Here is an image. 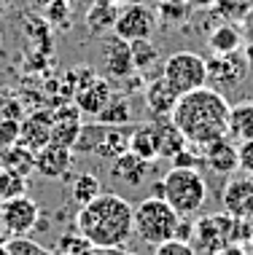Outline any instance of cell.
<instances>
[{
  "mask_svg": "<svg viewBox=\"0 0 253 255\" xmlns=\"http://www.w3.org/2000/svg\"><path fill=\"white\" fill-rule=\"evenodd\" d=\"M229 100L213 86H200L189 94H181L170 119L189 145H208L229 134Z\"/></svg>",
  "mask_w": 253,
  "mask_h": 255,
  "instance_id": "6da1fadb",
  "label": "cell"
},
{
  "mask_svg": "<svg viewBox=\"0 0 253 255\" xmlns=\"http://www.w3.org/2000/svg\"><path fill=\"white\" fill-rule=\"evenodd\" d=\"M132 212L135 207L121 194L102 191L89 204L78 207L73 223L92 247H124L132 239Z\"/></svg>",
  "mask_w": 253,
  "mask_h": 255,
  "instance_id": "7a4b0ae2",
  "label": "cell"
},
{
  "mask_svg": "<svg viewBox=\"0 0 253 255\" xmlns=\"http://www.w3.org/2000/svg\"><path fill=\"white\" fill-rule=\"evenodd\" d=\"M162 199L181 218H191L208 202V183H205L200 169L173 167L162 177Z\"/></svg>",
  "mask_w": 253,
  "mask_h": 255,
  "instance_id": "3957f363",
  "label": "cell"
},
{
  "mask_svg": "<svg viewBox=\"0 0 253 255\" xmlns=\"http://www.w3.org/2000/svg\"><path fill=\"white\" fill-rule=\"evenodd\" d=\"M178 223H181V215L165 199L156 196L143 199L132 212V234L148 247H159L167 239H175Z\"/></svg>",
  "mask_w": 253,
  "mask_h": 255,
  "instance_id": "277c9868",
  "label": "cell"
},
{
  "mask_svg": "<svg viewBox=\"0 0 253 255\" xmlns=\"http://www.w3.org/2000/svg\"><path fill=\"white\" fill-rule=\"evenodd\" d=\"M232 242H240V220H235L227 212L200 218L189 239L197 255H218V250H224Z\"/></svg>",
  "mask_w": 253,
  "mask_h": 255,
  "instance_id": "5b68a950",
  "label": "cell"
},
{
  "mask_svg": "<svg viewBox=\"0 0 253 255\" xmlns=\"http://www.w3.org/2000/svg\"><path fill=\"white\" fill-rule=\"evenodd\" d=\"M162 78L181 97L200 86H208V59L197 51H175L162 65Z\"/></svg>",
  "mask_w": 253,
  "mask_h": 255,
  "instance_id": "8992f818",
  "label": "cell"
},
{
  "mask_svg": "<svg viewBox=\"0 0 253 255\" xmlns=\"http://www.w3.org/2000/svg\"><path fill=\"white\" fill-rule=\"evenodd\" d=\"M159 16L154 8H148L146 3H127L124 8H119L113 22V35L132 43V40H146L154 35Z\"/></svg>",
  "mask_w": 253,
  "mask_h": 255,
  "instance_id": "52a82bcc",
  "label": "cell"
},
{
  "mask_svg": "<svg viewBox=\"0 0 253 255\" xmlns=\"http://www.w3.org/2000/svg\"><path fill=\"white\" fill-rule=\"evenodd\" d=\"M38 218H40L38 204L24 194L5 199L3 207H0V220H3L8 237H27V234L35 229Z\"/></svg>",
  "mask_w": 253,
  "mask_h": 255,
  "instance_id": "ba28073f",
  "label": "cell"
},
{
  "mask_svg": "<svg viewBox=\"0 0 253 255\" xmlns=\"http://www.w3.org/2000/svg\"><path fill=\"white\" fill-rule=\"evenodd\" d=\"M221 207L235 220H253V177H229L221 191Z\"/></svg>",
  "mask_w": 253,
  "mask_h": 255,
  "instance_id": "9c48e42d",
  "label": "cell"
},
{
  "mask_svg": "<svg viewBox=\"0 0 253 255\" xmlns=\"http://www.w3.org/2000/svg\"><path fill=\"white\" fill-rule=\"evenodd\" d=\"M248 73V59L240 51L235 54H216L213 59H208V81H213V89H229L237 86Z\"/></svg>",
  "mask_w": 253,
  "mask_h": 255,
  "instance_id": "30bf717a",
  "label": "cell"
},
{
  "mask_svg": "<svg viewBox=\"0 0 253 255\" xmlns=\"http://www.w3.org/2000/svg\"><path fill=\"white\" fill-rule=\"evenodd\" d=\"M70 164H73V150L62 148V145H46L35 153V164L32 169L40 177H49V180H65L70 175Z\"/></svg>",
  "mask_w": 253,
  "mask_h": 255,
  "instance_id": "8fae6325",
  "label": "cell"
},
{
  "mask_svg": "<svg viewBox=\"0 0 253 255\" xmlns=\"http://www.w3.org/2000/svg\"><path fill=\"white\" fill-rule=\"evenodd\" d=\"M202 164L213 175H235L237 172V142L229 137H221L216 142L202 145Z\"/></svg>",
  "mask_w": 253,
  "mask_h": 255,
  "instance_id": "7c38bea8",
  "label": "cell"
},
{
  "mask_svg": "<svg viewBox=\"0 0 253 255\" xmlns=\"http://www.w3.org/2000/svg\"><path fill=\"white\" fill-rule=\"evenodd\" d=\"M102 62H105V73L113 81H124L127 75L135 73L132 67V54H129V43L121 38H105L102 40Z\"/></svg>",
  "mask_w": 253,
  "mask_h": 255,
  "instance_id": "4fadbf2b",
  "label": "cell"
},
{
  "mask_svg": "<svg viewBox=\"0 0 253 255\" xmlns=\"http://www.w3.org/2000/svg\"><path fill=\"white\" fill-rule=\"evenodd\" d=\"M148 172H151V161H143V158H138L135 153H121L116 156L111 161V177L119 183L129 185V188H138V185H143V180L148 177Z\"/></svg>",
  "mask_w": 253,
  "mask_h": 255,
  "instance_id": "5bb4252c",
  "label": "cell"
},
{
  "mask_svg": "<svg viewBox=\"0 0 253 255\" xmlns=\"http://www.w3.org/2000/svg\"><path fill=\"white\" fill-rule=\"evenodd\" d=\"M49 137H51V116L46 113H35L19 127V145H24L32 153L49 145Z\"/></svg>",
  "mask_w": 253,
  "mask_h": 255,
  "instance_id": "9a60e30c",
  "label": "cell"
},
{
  "mask_svg": "<svg viewBox=\"0 0 253 255\" xmlns=\"http://www.w3.org/2000/svg\"><path fill=\"white\" fill-rule=\"evenodd\" d=\"M154 129H156V142H159V158H173L189 145L186 137L181 134V129L173 124L170 116H154Z\"/></svg>",
  "mask_w": 253,
  "mask_h": 255,
  "instance_id": "2e32d148",
  "label": "cell"
},
{
  "mask_svg": "<svg viewBox=\"0 0 253 255\" xmlns=\"http://www.w3.org/2000/svg\"><path fill=\"white\" fill-rule=\"evenodd\" d=\"M111 94H113V89L111 84H108L105 78H94L89 86H84L81 92H76V105L81 113H86V116H97L102 108L108 105V100H111Z\"/></svg>",
  "mask_w": 253,
  "mask_h": 255,
  "instance_id": "e0dca14e",
  "label": "cell"
},
{
  "mask_svg": "<svg viewBox=\"0 0 253 255\" xmlns=\"http://www.w3.org/2000/svg\"><path fill=\"white\" fill-rule=\"evenodd\" d=\"M175 102H178V94L170 89V84L162 75L154 78L151 84H146V108H148V113H151V119L154 116H170L175 108Z\"/></svg>",
  "mask_w": 253,
  "mask_h": 255,
  "instance_id": "ac0fdd59",
  "label": "cell"
},
{
  "mask_svg": "<svg viewBox=\"0 0 253 255\" xmlns=\"http://www.w3.org/2000/svg\"><path fill=\"white\" fill-rule=\"evenodd\" d=\"M129 153H135L143 161H156L159 158V142H156L154 121H146L129 132Z\"/></svg>",
  "mask_w": 253,
  "mask_h": 255,
  "instance_id": "d6986e66",
  "label": "cell"
},
{
  "mask_svg": "<svg viewBox=\"0 0 253 255\" xmlns=\"http://www.w3.org/2000/svg\"><path fill=\"white\" fill-rule=\"evenodd\" d=\"M229 140L243 142V140H253V102H237L229 108Z\"/></svg>",
  "mask_w": 253,
  "mask_h": 255,
  "instance_id": "ffe728a7",
  "label": "cell"
},
{
  "mask_svg": "<svg viewBox=\"0 0 253 255\" xmlns=\"http://www.w3.org/2000/svg\"><path fill=\"white\" fill-rule=\"evenodd\" d=\"M94 119L100 124H105V127H127V124L132 121V105H129L127 94H111L108 105L102 108Z\"/></svg>",
  "mask_w": 253,
  "mask_h": 255,
  "instance_id": "44dd1931",
  "label": "cell"
},
{
  "mask_svg": "<svg viewBox=\"0 0 253 255\" xmlns=\"http://www.w3.org/2000/svg\"><path fill=\"white\" fill-rule=\"evenodd\" d=\"M129 132H132V129H127V127H108V132L102 137V142L97 145V150H94V156L113 161L116 156L127 153L129 150Z\"/></svg>",
  "mask_w": 253,
  "mask_h": 255,
  "instance_id": "7402d4cb",
  "label": "cell"
},
{
  "mask_svg": "<svg viewBox=\"0 0 253 255\" xmlns=\"http://www.w3.org/2000/svg\"><path fill=\"white\" fill-rule=\"evenodd\" d=\"M116 13H119V5L116 3H92V8L86 11V27L92 35H105V32H113V22Z\"/></svg>",
  "mask_w": 253,
  "mask_h": 255,
  "instance_id": "603a6c76",
  "label": "cell"
},
{
  "mask_svg": "<svg viewBox=\"0 0 253 255\" xmlns=\"http://www.w3.org/2000/svg\"><path fill=\"white\" fill-rule=\"evenodd\" d=\"M102 194V185H100V177L94 172H78L70 183V202L76 207H84L89 204L94 196Z\"/></svg>",
  "mask_w": 253,
  "mask_h": 255,
  "instance_id": "cb8c5ba5",
  "label": "cell"
},
{
  "mask_svg": "<svg viewBox=\"0 0 253 255\" xmlns=\"http://www.w3.org/2000/svg\"><path fill=\"white\" fill-rule=\"evenodd\" d=\"M208 46L216 54H235L243 49V35L235 24H218L208 38Z\"/></svg>",
  "mask_w": 253,
  "mask_h": 255,
  "instance_id": "d4e9b609",
  "label": "cell"
},
{
  "mask_svg": "<svg viewBox=\"0 0 253 255\" xmlns=\"http://www.w3.org/2000/svg\"><path fill=\"white\" fill-rule=\"evenodd\" d=\"M108 127L100 121L94 124H81V132L76 137V142H73V153H86V156H94V150H97V145L102 142V137H105Z\"/></svg>",
  "mask_w": 253,
  "mask_h": 255,
  "instance_id": "484cf974",
  "label": "cell"
},
{
  "mask_svg": "<svg viewBox=\"0 0 253 255\" xmlns=\"http://www.w3.org/2000/svg\"><path fill=\"white\" fill-rule=\"evenodd\" d=\"M129 54H132V67H135V73H146L148 67H154L156 59H159V46H154L151 38H146V40H132V43H129Z\"/></svg>",
  "mask_w": 253,
  "mask_h": 255,
  "instance_id": "4316f807",
  "label": "cell"
},
{
  "mask_svg": "<svg viewBox=\"0 0 253 255\" xmlns=\"http://www.w3.org/2000/svg\"><path fill=\"white\" fill-rule=\"evenodd\" d=\"M5 156H3V164L5 169L16 172V175H27V172L32 169V164H35V153L32 150H27L24 145H11V148H3Z\"/></svg>",
  "mask_w": 253,
  "mask_h": 255,
  "instance_id": "83f0119b",
  "label": "cell"
},
{
  "mask_svg": "<svg viewBox=\"0 0 253 255\" xmlns=\"http://www.w3.org/2000/svg\"><path fill=\"white\" fill-rule=\"evenodd\" d=\"M3 247H5V255H59L54 250H46L43 245L32 242L27 237H11Z\"/></svg>",
  "mask_w": 253,
  "mask_h": 255,
  "instance_id": "f1b7e54d",
  "label": "cell"
},
{
  "mask_svg": "<svg viewBox=\"0 0 253 255\" xmlns=\"http://www.w3.org/2000/svg\"><path fill=\"white\" fill-rule=\"evenodd\" d=\"M70 13H73L70 0H51V3L46 5V19H49L54 27H62V30L70 27Z\"/></svg>",
  "mask_w": 253,
  "mask_h": 255,
  "instance_id": "f546056e",
  "label": "cell"
},
{
  "mask_svg": "<svg viewBox=\"0 0 253 255\" xmlns=\"http://www.w3.org/2000/svg\"><path fill=\"white\" fill-rule=\"evenodd\" d=\"M89 247H92V245H89L86 239L76 231V234H65V237L59 239V245H57V250H54V253H59V255H84Z\"/></svg>",
  "mask_w": 253,
  "mask_h": 255,
  "instance_id": "4dcf8cb0",
  "label": "cell"
},
{
  "mask_svg": "<svg viewBox=\"0 0 253 255\" xmlns=\"http://www.w3.org/2000/svg\"><path fill=\"white\" fill-rule=\"evenodd\" d=\"M237 172L253 177V140L237 142Z\"/></svg>",
  "mask_w": 253,
  "mask_h": 255,
  "instance_id": "1f68e13d",
  "label": "cell"
},
{
  "mask_svg": "<svg viewBox=\"0 0 253 255\" xmlns=\"http://www.w3.org/2000/svg\"><path fill=\"white\" fill-rule=\"evenodd\" d=\"M19 127L22 121L16 119H3L0 121V148H11L19 142Z\"/></svg>",
  "mask_w": 253,
  "mask_h": 255,
  "instance_id": "d6a6232c",
  "label": "cell"
},
{
  "mask_svg": "<svg viewBox=\"0 0 253 255\" xmlns=\"http://www.w3.org/2000/svg\"><path fill=\"white\" fill-rule=\"evenodd\" d=\"M154 255H197L194 247L183 239H167L159 247H154Z\"/></svg>",
  "mask_w": 253,
  "mask_h": 255,
  "instance_id": "836d02e7",
  "label": "cell"
},
{
  "mask_svg": "<svg viewBox=\"0 0 253 255\" xmlns=\"http://www.w3.org/2000/svg\"><path fill=\"white\" fill-rule=\"evenodd\" d=\"M200 161H202V150L200 153H194L191 145H186L181 150V153L173 156V167H189V169H200Z\"/></svg>",
  "mask_w": 253,
  "mask_h": 255,
  "instance_id": "e575fe53",
  "label": "cell"
},
{
  "mask_svg": "<svg viewBox=\"0 0 253 255\" xmlns=\"http://www.w3.org/2000/svg\"><path fill=\"white\" fill-rule=\"evenodd\" d=\"M84 255H138V253H127L124 247H89Z\"/></svg>",
  "mask_w": 253,
  "mask_h": 255,
  "instance_id": "d590c367",
  "label": "cell"
},
{
  "mask_svg": "<svg viewBox=\"0 0 253 255\" xmlns=\"http://www.w3.org/2000/svg\"><path fill=\"white\" fill-rule=\"evenodd\" d=\"M218 255H245V250H243L240 242H232V245L224 247V250H218Z\"/></svg>",
  "mask_w": 253,
  "mask_h": 255,
  "instance_id": "8d00e7d4",
  "label": "cell"
},
{
  "mask_svg": "<svg viewBox=\"0 0 253 255\" xmlns=\"http://www.w3.org/2000/svg\"><path fill=\"white\" fill-rule=\"evenodd\" d=\"M245 59H248V65H253V43L251 46H245V54H243Z\"/></svg>",
  "mask_w": 253,
  "mask_h": 255,
  "instance_id": "74e56055",
  "label": "cell"
},
{
  "mask_svg": "<svg viewBox=\"0 0 253 255\" xmlns=\"http://www.w3.org/2000/svg\"><path fill=\"white\" fill-rule=\"evenodd\" d=\"M49 3H51V0H32V5H38V8H46Z\"/></svg>",
  "mask_w": 253,
  "mask_h": 255,
  "instance_id": "f35d334b",
  "label": "cell"
},
{
  "mask_svg": "<svg viewBox=\"0 0 253 255\" xmlns=\"http://www.w3.org/2000/svg\"><path fill=\"white\" fill-rule=\"evenodd\" d=\"M5 237V226H3V220H0V239Z\"/></svg>",
  "mask_w": 253,
  "mask_h": 255,
  "instance_id": "ab89813d",
  "label": "cell"
},
{
  "mask_svg": "<svg viewBox=\"0 0 253 255\" xmlns=\"http://www.w3.org/2000/svg\"><path fill=\"white\" fill-rule=\"evenodd\" d=\"M159 3H186V0H159Z\"/></svg>",
  "mask_w": 253,
  "mask_h": 255,
  "instance_id": "60d3db41",
  "label": "cell"
},
{
  "mask_svg": "<svg viewBox=\"0 0 253 255\" xmlns=\"http://www.w3.org/2000/svg\"><path fill=\"white\" fill-rule=\"evenodd\" d=\"M5 11V0H0V13H3Z\"/></svg>",
  "mask_w": 253,
  "mask_h": 255,
  "instance_id": "b9f144b4",
  "label": "cell"
},
{
  "mask_svg": "<svg viewBox=\"0 0 253 255\" xmlns=\"http://www.w3.org/2000/svg\"><path fill=\"white\" fill-rule=\"evenodd\" d=\"M116 3H138V0H116Z\"/></svg>",
  "mask_w": 253,
  "mask_h": 255,
  "instance_id": "7bdbcfd3",
  "label": "cell"
},
{
  "mask_svg": "<svg viewBox=\"0 0 253 255\" xmlns=\"http://www.w3.org/2000/svg\"><path fill=\"white\" fill-rule=\"evenodd\" d=\"M251 30H253V19H251Z\"/></svg>",
  "mask_w": 253,
  "mask_h": 255,
  "instance_id": "ee69618b",
  "label": "cell"
},
{
  "mask_svg": "<svg viewBox=\"0 0 253 255\" xmlns=\"http://www.w3.org/2000/svg\"><path fill=\"white\" fill-rule=\"evenodd\" d=\"M0 43H3V35H0Z\"/></svg>",
  "mask_w": 253,
  "mask_h": 255,
  "instance_id": "f6af8a7d",
  "label": "cell"
},
{
  "mask_svg": "<svg viewBox=\"0 0 253 255\" xmlns=\"http://www.w3.org/2000/svg\"><path fill=\"white\" fill-rule=\"evenodd\" d=\"M70 3H76V0H70Z\"/></svg>",
  "mask_w": 253,
  "mask_h": 255,
  "instance_id": "bcb514c9",
  "label": "cell"
}]
</instances>
